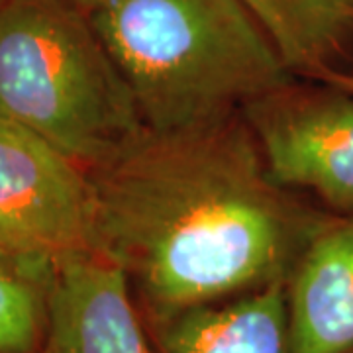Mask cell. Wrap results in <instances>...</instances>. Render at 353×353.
Wrapping results in <instances>:
<instances>
[{"label": "cell", "mask_w": 353, "mask_h": 353, "mask_svg": "<svg viewBox=\"0 0 353 353\" xmlns=\"http://www.w3.org/2000/svg\"><path fill=\"white\" fill-rule=\"evenodd\" d=\"M94 253L124 269L155 322L289 281L328 222L271 176L245 118L155 134L88 169Z\"/></svg>", "instance_id": "1"}, {"label": "cell", "mask_w": 353, "mask_h": 353, "mask_svg": "<svg viewBox=\"0 0 353 353\" xmlns=\"http://www.w3.org/2000/svg\"><path fill=\"white\" fill-rule=\"evenodd\" d=\"M88 16L155 134L222 122L292 85L240 0H106Z\"/></svg>", "instance_id": "2"}, {"label": "cell", "mask_w": 353, "mask_h": 353, "mask_svg": "<svg viewBox=\"0 0 353 353\" xmlns=\"http://www.w3.org/2000/svg\"><path fill=\"white\" fill-rule=\"evenodd\" d=\"M0 120L87 169L110 163L148 130L90 16L71 0L0 6Z\"/></svg>", "instance_id": "3"}, {"label": "cell", "mask_w": 353, "mask_h": 353, "mask_svg": "<svg viewBox=\"0 0 353 353\" xmlns=\"http://www.w3.org/2000/svg\"><path fill=\"white\" fill-rule=\"evenodd\" d=\"M94 240L90 171L38 134L0 120V245L57 265L94 253Z\"/></svg>", "instance_id": "4"}, {"label": "cell", "mask_w": 353, "mask_h": 353, "mask_svg": "<svg viewBox=\"0 0 353 353\" xmlns=\"http://www.w3.org/2000/svg\"><path fill=\"white\" fill-rule=\"evenodd\" d=\"M241 116L285 189H308L343 214L353 212V99L294 85L248 104Z\"/></svg>", "instance_id": "5"}, {"label": "cell", "mask_w": 353, "mask_h": 353, "mask_svg": "<svg viewBox=\"0 0 353 353\" xmlns=\"http://www.w3.org/2000/svg\"><path fill=\"white\" fill-rule=\"evenodd\" d=\"M122 267L94 253L57 263L39 353H153Z\"/></svg>", "instance_id": "6"}, {"label": "cell", "mask_w": 353, "mask_h": 353, "mask_svg": "<svg viewBox=\"0 0 353 353\" xmlns=\"http://www.w3.org/2000/svg\"><path fill=\"white\" fill-rule=\"evenodd\" d=\"M292 353L353 347V212L330 216L287 281Z\"/></svg>", "instance_id": "7"}, {"label": "cell", "mask_w": 353, "mask_h": 353, "mask_svg": "<svg viewBox=\"0 0 353 353\" xmlns=\"http://www.w3.org/2000/svg\"><path fill=\"white\" fill-rule=\"evenodd\" d=\"M157 324L163 353H292L287 281L226 304H202Z\"/></svg>", "instance_id": "8"}, {"label": "cell", "mask_w": 353, "mask_h": 353, "mask_svg": "<svg viewBox=\"0 0 353 353\" xmlns=\"http://www.w3.org/2000/svg\"><path fill=\"white\" fill-rule=\"evenodd\" d=\"M290 75H336L353 41V0H240Z\"/></svg>", "instance_id": "9"}, {"label": "cell", "mask_w": 353, "mask_h": 353, "mask_svg": "<svg viewBox=\"0 0 353 353\" xmlns=\"http://www.w3.org/2000/svg\"><path fill=\"white\" fill-rule=\"evenodd\" d=\"M55 267L0 245V353H39Z\"/></svg>", "instance_id": "10"}, {"label": "cell", "mask_w": 353, "mask_h": 353, "mask_svg": "<svg viewBox=\"0 0 353 353\" xmlns=\"http://www.w3.org/2000/svg\"><path fill=\"white\" fill-rule=\"evenodd\" d=\"M330 83H332L334 87L340 88V90H343V92L353 94V73L352 75H341V73H338V75H334L330 79Z\"/></svg>", "instance_id": "11"}, {"label": "cell", "mask_w": 353, "mask_h": 353, "mask_svg": "<svg viewBox=\"0 0 353 353\" xmlns=\"http://www.w3.org/2000/svg\"><path fill=\"white\" fill-rule=\"evenodd\" d=\"M77 8H81L85 14H92L101 4H104L106 0H71Z\"/></svg>", "instance_id": "12"}, {"label": "cell", "mask_w": 353, "mask_h": 353, "mask_svg": "<svg viewBox=\"0 0 353 353\" xmlns=\"http://www.w3.org/2000/svg\"><path fill=\"white\" fill-rule=\"evenodd\" d=\"M4 2H6V0H0V6H2V4H4Z\"/></svg>", "instance_id": "13"}, {"label": "cell", "mask_w": 353, "mask_h": 353, "mask_svg": "<svg viewBox=\"0 0 353 353\" xmlns=\"http://www.w3.org/2000/svg\"><path fill=\"white\" fill-rule=\"evenodd\" d=\"M345 353H353V347H352V350H347V352H345Z\"/></svg>", "instance_id": "14"}]
</instances>
